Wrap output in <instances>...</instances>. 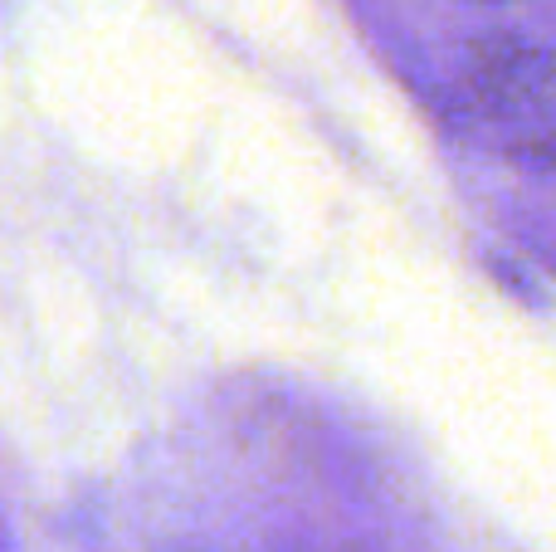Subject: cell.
<instances>
[{"label": "cell", "mask_w": 556, "mask_h": 552, "mask_svg": "<svg viewBox=\"0 0 556 552\" xmlns=\"http://www.w3.org/2000/svg\"><path fill=\"white\" fill-rule=\"evenodd\" d=\"M552 84H556L552 54L522 45V39H489L473 54V68H469V98L489 117L522 113L528 103L547 98Z\"/></svg>", "instance_id": "cell-1"}, {"label": "cell", "mask_w": 556, "mask_h": 552, "mask_svg": "<svg viewBox=\"0 0 556 552\" xmlns=\"http://www.w3.org/2000/svg\"><path fill=\"white\" fill-rule=\"evenodd\" d=\"M288 552H371V548H362V543H298Z\"/></svg>", "instance_id": "cell-2"}]
</instances>
